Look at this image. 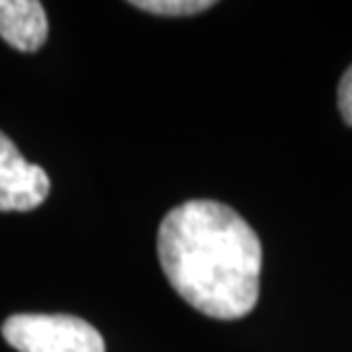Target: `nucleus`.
I'll use <instances>...</instances> for the list:
<instances>
[{
  "label": "nucleus",
  "mask_w": 352,
  "mask_h": 352,
  "mask_svg": "<svg viewBox=\"0 0 352 352\" xmlns=\"http://www.w3.org/2000/svg\"><path fill=\"white\" fill-rule=\"evenodd\" d=\"M51 192L44 167L28 163L5 133H0V213H25L41 206Z\"/></svg>",
  "instance_id": "7ed1b4c3"
},
{
  "label": "nucleus",
  "mask_w": 352,
  "mask_h": 352,
  "mask_svg": "<svg viewBox=\"0 0 352 352\" xmlns=\"http://www.w3.org/2000/svg\"><path fill=\"white\" fill-rule=\"evenodd\" d=\"M339 110L343 122L352 126V65L348 67V72L343 74L339 82Z\"/></svg>",
  "instance_id": "423d86ee"
},
{
  "label": "nucleus",
  "mask_w": 352,
  "mask_h": 352,
  "mask_svg": "<svg viewBox=\"0 0 352 352\" xmlns=\"http://www.w3.org/2000/svg\"><path fill=\"white\" fill-rule=\"evenodd\" d=\"M158 261L174 291L208 318L238 320L256 307L261 241L227 204L190 199L172 208L158 229Z\"/></svg>",
  "instance_id": "f257e3e1"
},
{
  "label": "nucleus",
  "mask_w": 352,
  "mask_h": 352,
  "mask_svg": "<svg viewBox=\"0 0 352 352\" xmlns=\"http://www.w3.org/2000/svg\"><path fill=\"white\" fill-rule=\"evenodd\" d=\"M0 37L21 53H34L48 37L46 10L39 0H0Z\"/></svg>",
  "instance_id": "20e7f679"
},
{
  "label": "nucleus",
  "mask_w": 352,
  "mask_h": 352,
  "mask_svg": "<svg viewBox=\"0 0 352 352\" xmlns=\"http://www.w3.org/2000/svg\"><path fill=\"white\" fill-rule=\"evenodd\" d=\"M3 339L16 352H105L101 332L67 314L10 316L3 322Z\"/></svg>",
  "instance_id": "f03ea898"
},
{
  "label": "nucleus",
  "mask_w": 352,
  "mask_h": 352,
  "mask_svg": "<svg viewBox=\"0 0 352 352\" xmlns=\"http://www.w3.org/2000/svg\"><path fill=\"white\" fill-rule=\"evenodd\" d=\"M131 5L156 16H195L215 7L213 0H133Z\"/></svg>",
  "instance_id": "39448f33"
}]
</instances>
